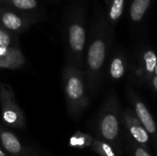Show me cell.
Wrapping results in <instances>:
<instances>
[{
	"instance_id": "cell-1",
	"label": "cell",
	"mask_w": 157,
	"mask_h": 156,
	"mask_svg": "<svg viewBox=\"0 0 157 156\" xmlns=\"http://www.w3.org/2000/svg\"><path fill=\"white\" fill-rule=\"evenodd\" d=\"M63 39L65 51L66 64L83 70L84 54L86 40L84 7L75 5L69 7L63 20Z\"/></svg>"
},
{
	"instance_id": "cell-16",
	"label": "cell",
	"mask_w": 157,
	"mask_h": 156,
	"mask_svg": "<svg viewBox=\"0 0 157 156\" xmlns=\"http://www.w3.org/2000/svg\"><path fill=\"white\" fill-rule=\"evenodd\" d=\"M110 74L114 79H119L124 74V65L122 60L120 58H114L110 64Z\"/></svg>"
},
{
	"instance_id": "cell-9",
	"label": "cell",
	"mask_w": 157,
	"mask_h": 156,
	"mask_svg": "<svg viewBox=\"0 0 157 156\" xmlns=\"http://www.w3.org/2000/svg\"><path fill=\"white\" fill-rule=\"evenodd\" d=\"M26 63L19 45L0 48V68L17 70Z\"/></svg>"
},
{
	"instance_id": "cell-17",
	"label": "cell",
	"mask_w": 157,
	"mask_h": 156,
	"mask_svg": "<svg viewBox=\"0 0 157 156\" xmlns=\"http://www.w3.org/2000/svg\"><path fill=\"white\" fill-rule=\"evenodd\" d=\"M144 59L145 63V69L149 74L155 72V67L157 63V56L153 51H147L144 54Z\"/></svg>"
},
{
	"instance_id": "cell-23",
	"label": "cell",
	"mask_w": 157,
	"mask_h": 156,
	"mask_svg": "<svg viewBox=\"0 0 157 156\" xmlns=\"http://www.w3.org/2000/svg\"><path fill=\"white\" fill-rule=\"evenodd\" d=\"M3 3V0H0V7H1V4Z\"/></svg>"
},
{
	"instance_id": "cell-6",
	"label": "cell",
	"mask_w": 157,
	"mask_h": 156,
	"mask_svg": "<svg viewBox=\"0 0 157 156\" xmlns=\"http://www.w3.org/2000/svg\"><path fill=\"white\" fill-rule=\"evenodd\" d=\"M30 16L10 6L0 7V25L12 32H22L35 21Z\"/></svg>"
},
{
	"instance_id": "cell-20",
	"label": "cell",
	"mask_w": 157,
	"mask_h": 156,
	"mask_svg": "<svg viewBox=\"0 0 157 156\" xmlns=\"http://www.w3.org/2000/svg\"><path fill=\"white\" fill-rule=\"evenodd\" d=\"M153 86H154L155 89L157 91V76L156 75L153 78Z\"/></svg>"
},
{
	"instance_id": "cell-19",
	"label": "cell",
	"mask_w": 157,
	"mask_h": 156,
	"mask_svg": "<svg viewBox=\"0 0 157 156\" xmlns=\"http://www.w3.org/2000/svg\"><path fill=\"white\" fill-rule=\"evenodd\" d=\"M128 144L130 146L131 152L133 156H152L149 154V151L139 145L133 139L128 138Z\"/></svg>"
},
{
	"instance_id": "cell-15",
	"label": "cell",
	"mask_w": 157,
	"mask_h": 156,
	"mask_svg": "<svg viewBox=\"0 0 157 156\" xmlns=\"http://www.w3.org/2000/svg\"><path fill=\"white\" fill-rule=\"evenodd\" d=\"M18 45L17 39L12 34V31L0 25V48Z\"/></svg>"
},
{
	"instance_id": "cell-22",
	"label": "cell",
	"mask_w": 157,
	"mask_h": 156,
	"mask_svg": "<svg viewBox=\"0 0 157 156\" xmlns=\"http://www.w3.org/2000/svg\"><path fill=\"white\" fill-rule=\"evenodd\" d=\"M154 73H155V74L157 76V63L156 65H155V72Z\"/></svg>"
},
{
	"instance_id": "cell-2",
	"label": "cell",
	"mask_w": 157,
	"mask_h": 156,
	"mask_svg": "<svg viewBox=\"0 0 157 156\" xmlns=\"http://www.w3.org/2000/svg\"><path fill=\"white\" fill-rule=\"evenodd\" d=\"M62 82L68 113L73 119L77 120L89 105L85 72L75 66L65 64L62 73Z\"/></svg>"
},
{
	"instance_id": "cell-21",
	"label": "cell",
	"mask_w": 157,
	"mask_h": 156,
	"mask_svg": "<svg viewBox=\"0 0 157 156\" xmlns=\"http://www.w3.org/2000/svg\"><path fill=\"white\" fill-rule=\"evenodd\" d=\"M0 156H9V154H7L2 148H0Z\"/></svg>"
},
{
	"instance_id": "cell-8",
	"label": "cell",
	"mask_w": 157,
	"mask_h": 156,
	"mask_svg": "<svg viewBox=\"0 0 157 156\" xmlns=\"http://www.w3.org/2000/svg\"><path fill=\"white\" fill-rule=\"evenodd\" d=\"M132 101L137 118L148 132L149 136L152 137V141L155 143V147L157 151V127L152 114L150 113L149 109L144 105V103L137 97H133Z\"/></svg>"
},
{
	"instance_id": "cell-4",
	"label": "cell",
	"mask_w": 157,
	"mask_h": 156,
	"mask_svg": "<svg viewBox=\"0 0 157 156\" xmlns=\"http://www.w3.org/2000/svg\"><path fill=\"white\" fill-rule=\"evenodd\" d=\"M121 131V119L118 102L111 98L102 108L98 121L97 134L98 139L103 140L112 146L117 145Z\"/></svg>"
},
{
	"instance_id": "cell-11",
	"label": "cell",
	"mask_w": 157,
	"mask_h": 156,
	"mask_svg": "<svg viewBox=\"0 0 157 156\" xmlns=\"http://www.w3.org/2000/svg\"><path fill=\"white\" fill-rule=\"evenodd\" d=\"M93 141L94 138L92 137V135L81 131H76L71 136L68 145L75 149H85L86 147H90Z\"/></svg>"
},
{
	"instance_id": "cell-10",
	"label": "cell",
	"mask_w": 157,
	"mask_h": 156,
	"mask_svg": "<svg viewBox=\"0 0 157 156\" xmlns=\"http://www.w3.org/2000/svg\"><path fill=\"white\" fill-rule=\"evenodd\" d=\"M0 145L9 155H25L24 146L15 133L0 124Z\"/></svg>"
},
{
	"instance_id": "cell-13",
	"label": "cell",
	"mask_w": 157,
	"mask_h": 156,
	"mask_svg": "<svg viewBox=\"0 0 157 156\" xmlns=\"http://www.w3.org/2000/svg\"><path fill=\"white\" fill-rule=\"evenodd\" d=\"M91 150L99 156H117L113 146L100 139H94L91 144Z\"/></svg>"
},
{
	"instance_id": "cell-5",
	"label": "cell",
	"mask_w": 157,
	"mask_h": 156,
	"mask_svg": "<svg viewBox=\"0 0 157 156\" xmlns=\"http://www.w3.org/2000/svg\"><path fill=\"white\" fill-rule=\"evenodd\" d=\"M0 107L4 124L17 130L26 127L24 111L18 106L12 87L6 83L0 82Z\"/></svg>"
},
{
	"instance_id": "cell-18",
	"label": "cell",
	"mask_w": 157,
	"mask_h": 156,
	"mask_svg": "<svg viewBox=\"0 0 157 156\" xmlns=\"http://www.w3.org/2000/svg\"><path fill=\"white\" fill-rule=\"evenodd\" d=\"M123 5L124 0H113L112 6L109 10V17L111 20L115 21L120 18L123 11Z\"/></svg>"
},
{
	"instance_id": "cell-12",
	"label": "cell",
	"mask_w": 157,
	"mask_h": 156,
	"mask_svg": "<svg viewBox=\"0 0 157 156\" xmlns=\"http://www.w3.org/2000/svg\"><path fill=\"white\" fill-rule=\"evenodd\" d=\"M150 4L151 0H133L130 10L132 19L134 22H139L144 17Z\"/></svg>"
},
{
	"instance_id": "cell-7",
	"label": "cell",
	"mask_w": 157,
	"mask_h": 156,
	"mask_svg": "<svg viewBox=\"0 0 157 156\" xmlns=\"http://www.w3.org/2000/svg\"><path fill=\"white\" fill-rule=\"evenodd\" d=\"M123 121L132 138L139 145L149 151L150 136L143 126V124L141 123V121L139 120V119L137 118L135 112L132 109H126L123 112Z\"/></svg>"
},
{
	"instance_id": "cell-3",
	"label": "cell",
	"mask_w": 157,
	"mask_h": 156,
	"mask_svg": "<svg viewBox=\"0 0 157 156\" xmlns=\"http://www.w3.org/2000/svg\"><path fill=\"white\" fill-rule=\"evenodd\" d=\"M107 53V43L101 31H95L86 51V68L85 71L87 90L94 93L98 87L100 73Z\"/></svg>"
},
{
	"instance_id": "cell-24",
	"label": "cell",
	"mask_w": 157,
	"mask_h": 156,
	"mask_svg": "<svg viewBox=\"0 0 157 156\" xmlns=\"http://www.w3.org/2000/svg\"><path fill=\"white\" fill-rule=\"evenodd\" d=\"M9 156H25V155H22V154H21V155H9Z\"/></svg>"
},
{
	"instance_id": "cell-14",
	"label": "cell",
	"mask_w": 157,
	"mask_h": 156,
	"mask_svg": "<svg viewBox=\"0 0 157 156\" xmlns=\"http://www.w3.org/2000/svg\"><path fill=\"white\" fill-rule=\"evenodd\" d=\"M3 3L7 6L20 10L22 12H28L36 9L38 7L37 0H3Z\"/></svg>"
}]
</instances>
